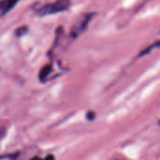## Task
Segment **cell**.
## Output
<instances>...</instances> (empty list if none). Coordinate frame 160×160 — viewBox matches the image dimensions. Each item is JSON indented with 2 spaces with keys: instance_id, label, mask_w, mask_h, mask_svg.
<instances>
[{
  "instance_id": "cell-1",
  "label": "cell",
  "mask_w": 160,
  "mask_h": 160,
  "mask_svg": "<svg viewBox=\"0 0 160 160\" xmlns=\"http://www.w3.org/2000/svg\"><path fill=\"white\" fill-rule=\"evenodd\" d=\"M70 5H71V0H56L53 3H48L37 8L36 13L40 16L56 14L67 11Z\"/></svg>"
},
{
  "instance_id": "cell-2",
  "label": "cell",
  "mask_w": 160,
  "mask_h": 160,
  "mask_svg": "<svg viewBox=\"0 0 160 160\" xmlns=\"http://www.w3.org/2000/svg\"><path fill=\"white\" fill-rule=\"evenodd\" d=\"M94 15H95L94 13H85L80 17L76 21V23L73 25V27L72 28L71 37L72 39H76L82 33H84L86 31V29L88 28L90 22L94 17Z\"/></svg>"
},
{
  "instance_id": "cell-3",
  "label": "cell",
  "mask_w": 160,
  "mask_h": 160,
  "mask_svg": "<svg viewBox=\"0 0 160 160\" xmlns=\"http://www.w3.org/2000/svg\"><path fill=\"white\" fill-rule=\"evenodd\" d=\"M19 0H0V16H3L11 12Z\"/></svg>"
},
{
  "instance_id": "cell-4",
  "label": "cell",
  "mask_w": 160,
  "mask_h": 160,
  "mask_svg": "<svg viewBox=\"0 0 160 160\" xmlns=\"http://www.w3.org/2000/svg\"><path fill=\"white\" fill-rule=\"evenodd\" d=\"M51 72H52V66L50 64H47V65L42 67V69L41 70L40 74H39V78H40V80L42 82L46 81L49 74L51 73Z\"/></svg>"
},
{
  "instance_id": "cell-5",
  "label": "cell",
  "mask_w": 160,
  "mask_h": 160,
  "mask_svg": "<svg viewBox=\"0 0 160 160\" xmlns=\"http://www.w3.org/2000/svg\"><path fill=\"white\" fill-rule=\"evenodd\" d=\"M159 47H160V40H159V41H157V42H155L154 43L151 44L150 46H148L145 50H143V51L140 53L139 57H141V56H145V55H148V54H150L152 51H153L154 49L159 48Z\"/></svg>"
},
{
  "instance_id": "cell-6",
  "label": "cell",
  "mask_w": 160,
  "mask_h": 160,
  "mask_svg": "<svg viewBox=\"0 0 160 160\" xmlns=\"http://www.w3.org/2000/svg\"><path fill=\"white\" fill-rule=\"evenodd\" d=\"M28 27H25V26L20 27L15 30V36L16 37H22V36H24L25 34L28 33Z\"/></svg>"
},
{
  "instance_id": "cell-7",
  "label": "cell",
  "mask_w": 160,
  "mask_h": 160,
  "mask_svg": "<svg viewBox=\"0 0 160 160\" xmlns=\"http://www.w3.org/2000/svg\"><path fill=\"white\" fill-rule=\"evenodd\" d=\"M18 153H10V154H3L0 155V160H15Z\"/></svg>"
},
{
  "instance_id": "cell-8",
  "label": "cell",
  "mask_w": 160,
  "mask_h": 160,
  "mask_svg": "<svg viewBox=\"0 0 160 160\" xmlns=\"http://www.w3.org/2000/svg\"><path fill=\"white\" fill-rule=\"evenodd\" d=\"M30 160H55V157H54V155L53 154H48L45 158H41V157H39V156H34V157H32Z\"/></svg>"
},
{
  "instance_id": "cell-9",
  "label": "cell",
  "mask_w": 160,
  "mask_h": 160,
  "mask_svg": "<svg viewBox=\"0 0 160 160\" xmlns=\"http://www.w3.org/2000/svg\"><path fill=\"white\" fill-rule=\"evenodd\" d=\"M94 117H95V113H94L93 111H90V112H88V114H87V119H88L89 121L93 120V119H94Z\"/></svg>"
},
{
  "instance_id": "cell-10",
  "label": "cell",
  "mask_w": 160,
  "mask_h": 160,
  "mask_svg": "<svg viewBox=\"0 0 160 160\" xmlns=\"http://www.w3.org/2000/svg\"><path fill=\"white\" fill-rule=\"evenodd\" d=\"M159 123H160V122H159Z\"/></svg>"
}]
</instances>
